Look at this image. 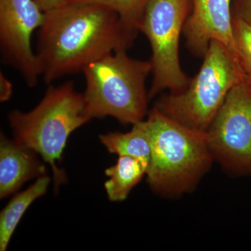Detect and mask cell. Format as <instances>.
I'll list each match as a JSON object with an SVG mask.
<instances>
[{"label":"cell","mask_w":251,"mask_h":251,"mask_svg":"<svg viewBox=\"0 0 251 251\" xmlns=\"http://www.w3.org/2000/svg\"><path fill=\"white\" fill-rule=\"evenodd\" d=\"M137 34L103 5L67 3L45 12L36 54L41 77L50 84L107 54L126 50Z\"/></svg>","instance_id":"6da1fadb"},{"label":"cell","mask_w":251,"mask_h":251,"mask_svg":"<svg viewBox=\"0 0 251 251\" xmlns=\"http://www.w3.org/2000/svg\"><path fill=\"white\" fill-rule=\"evenodd\" d=\"M145 122L151 148L146 174L150 188L167 198L192 192L214 162L206 132L191 129L156 107Z\"/></svg>","instance_id":"7a4b0ae2"},{"label":"cell","mask_w":251,"mask_h":251,"mask_svg":"<svg viewBox=\"0 0 251 251\" xmlns=\"http://www.w3.org/2000/svg\"><path fill=\"white\" fill-rule=\"evenodd\" d=\"M83 94L67 81L50 86L40 103L27 112L13 110L8 115L14 139L42 157L53 174L56 191L67 181L64 170L57 166L68 138L90 122Z\"/></svg>","instance_id":"3957f363"},{"label":"cell","mask_w":251,"mask_h":251,"mask_svg":"<svg viewBox=\"0 0 251 251\" xmlns=\"http://www.w3.org/2000/svg\"><path fill=\"white\" fill-rule=\"evenodd\" d=\"M150 61L129 57L126 50L107 54L84 69L85 108L91 120L112 117L125 125L143 121L148 113L146 80Z\"/></svg>","instance_id":"277c9868"},{"label":"cell","mask_w":251,"mask_h":251,"mask_svg":"<svg viewBox=\"0 0 251 251\" xmlns=\"http://www.w3.org/2000/svg\"><path fill=\"white\" fill-rule=\"evenodd\" d=\"M199 72L179 93L160 97L154 107L191 129L206 132L231 90L245 80L239 59L212 41Z\"/></svg>","instance_id":"5b68a950"},{"label":"cell","mask_w":251,"mask_h":251,"mask_svg":"<svg viewBox=\"0 0 251 251\" xmlns=\"http://www.w3.org/2000/svg\"><path fill=\"white\" fill-rule=\"evenodd\" d=\"M191 1L150 0L145 8L139 31L148 38L151 49L150 99L165 90L179 93L189 85L191 80L180 65L179 48Z\"/></svg>","instance_id":"8992f818"},{"label":"cell","mask_w":251,"mask_h":251,"mask_svg":"<svg viewBox=\"0 0 251 251\" xmlns=\"http://www.w3.org/2000/svg\"><path fill=\"white\" fill-rule=\"evenodd\" d=\"M214 161L230 174L251 175V87L231 90L206 131Z\"/></svg>","instance_id":"52a82bcc"},{"label":"cell","mask_w":251,"mask_h":251,"mask_svg":"<svg viewBox=\"0 0 251 251\" xmlns=\"http://www.w3.org/2000/svg\"><path fill=\"white\" fill-rule=\"evenodd\" d=\"M45 12L34 0H0V50L4 64L17 70L32 87L41 77L31 38Z\"/></svg>","instance_id":"ba28073f"},{"label":"cell","mask_w":251,"mask_h":251,"mask_svg":"<svg viewBox=\"0 0 251 251\" xmlns=\"http://www.w3.org/2000/svg\"><path fill=\"white\" fill-rule=\"evenodd\" d=\"M191 2L192 11L183 29L188 50L194 55L203 57L211 41H216L239 59L232 31V0H191Z\"/></svg>","instance_id":"9c48e42d"},{"label":"cell","mask_w":251,"mask_h":251,"mask_svg":"<svg viewBox=\"0 0 251 251\" xmlns=\"http://www.w3.org/2000/svg\"><path fill=\"white\" fill-rule=\"evenodd\" d=\"M38 153L22 144L1 134L0 198L11 196L29 180L46 175V167Z\"/></svg>","instance_id":"30bf717a"},{"label":"cell","mask_w":251,"mask_h":251,"mask_svg":"<svg viewBox=\"0 0 251 251\" xmlns=\"http://www.w3.org/2000/svg\"><path fill=\"white\" fill-rule=\"evenodd\" d=\"M50 179L47 175L41 176L25 191L18 193L0 214V251L7 249L18 223L29 206L47 191Z\"/></svg>","instance_id":"8fae6325"},{"label":"cell","mask_w":251,"mask_h":251,"mask_svg":"<svg viewBox=\"0 0 251 251\" xmlns=\"http://www.w3.org/2000/svg\"><path fill=\"white\" fill-rule=\"evenodd\" d=\"M148 166L143 162L128 156H119L115 166L105 170L109 179L105 183L108 199L122 202L147 174Z\"/></svg>","instance_id":"7c38bea8"},{"label":"cell","mask_w":251,"mask_h":251,"mask_svg":"<svg viewBox=\"0 0 251 251\" xmlns=\"http://www.w3.org/2000/svg\"><path fill=\"white\" fill-rule=\"evenodd\" d=\"M99 139L110 153L133 157L149 166L151 148L145 120L133 125L129 132H114L100 135Z\"/></svg>","instance_id":"4fadbf2b"},{"label":"cell","mask_w":251,"mask_h":251,"mask_svg":"<svg viewBox=\"0 0 251 251\" xmlns=\"http://www.w3.org/2000/svg\"><path fill=\"white\" fill-rule=\"evenodd\" d=\"M150 0H69L67 3L103 5L115 11L130 31L138 34L145 8Z\"/></svg>","instance_id":"5bb4252c"},{"label":"cell","mask_w":251,"mask_h":251,"mask_svg":"<svg viewBox=\"0 0 251 251\" xmlns=\"http://www.w3.org/2000/svg\"><path fill=\"white\" fill-rule=\"evenodd\" d=\"M232 31L241 65L245 74L251 72V25L232 15Z\"/></svg>","instance_id":"9a60e30c"},{"label":"cell","mask_w":251,"mask_h":251,"mask_svg":"<svg viewBox=\"0 0 251 251\" xmlns=\"http://www.w3.org/2000/svg\"><path fill=\"white\" fill-rule=\"evenodd\" d=\"M232 15L251 25V0H233Z\"/></svg>","instance_id":"2e32d148"},{"label":"cell","mask_w":251,"mask_h":251,"mask_svg":"<svg viewBox=\"0 0 251 251\" xmlns=\"http://www.w3.org/2000/svg\"><path fill=\"white\" fill-rule=\"evenodd\" d=\"M13 85L4 74H0V100L5 102L9 100L12 95Z\"/></svg>","instance_id":"e0dca14e"},{"label":"cell","mask_w":251,"mask_h":251,"mask_svg":"<svg viewBox=\"0 0 251 251\" xmlns=\"http://www.w3.org/2000/svg\"><path fill=\"white\" fill-rule=\"evenodd\" d=\"M44 12L67 4L69 0H34Z\"/></svg>","instance_id":"ac0fdd59"},{"label":"cell","mask_w":251,"mask_h":251,"mask_svg":"<svg viewBox=\"0 0 251 251\" xmlns=\"http://www.w3.org/2000/svg\"><path fill=\"white\" fill-rule=\"evenodd\" d=\"M245 82L251 87V72L246 73Z\"/></svg>","instance_id":"d6986e66"}]
</instances>
